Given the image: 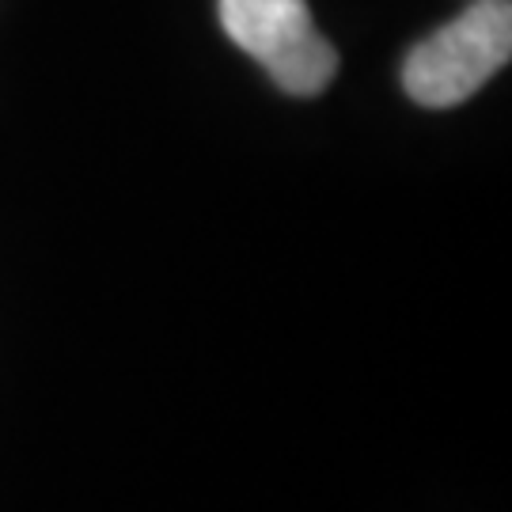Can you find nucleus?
<instances>
[{
  "label": "nucleus",
  "instance_id": "f257e3e1",
  "mask_svg": "<svg viewBox=\"0 0 512 512\" xmlns=\"http://www.w3.org/2000/svg\"><path fill=\"white\" fill-rule=\"evenodd\" d=\"M512 4L475 0L467 12L418 42L403 61V88L421 107H459L509 65Z\"/></svg>",
  "mask_w": 512,
  "mask_h": 512
},
{
  "label": "nucleus",
  "instance_id": "f03ea898",
  "mask_svg": "<svg viewBox=\"0 0 512 512\" xmlns=\"http://www.w3.org/2000/svg\"><path fill=\"white\" fill-rule=\"evenodd\" d=\"M220 23L281 92L308 99L338 73V50L315 31L308 0H220Z\"/></svg>",
  "mask_w": 512,
  "mask_h": 512
}]
</instances>
